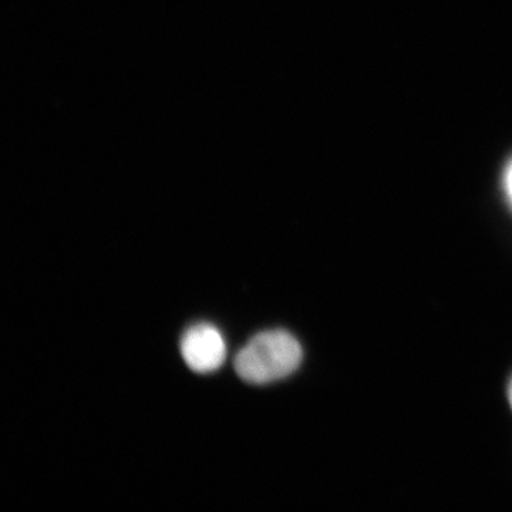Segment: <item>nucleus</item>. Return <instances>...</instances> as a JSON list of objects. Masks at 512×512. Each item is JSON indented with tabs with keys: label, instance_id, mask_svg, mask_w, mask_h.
<instances>
[{
	"label": "nucleus",
	"instance_id": "obj_1",
	"mask_svg": "<svg viewBox=\"0 0 512 512\" xmlns=\"http://www.w3.org/2000/svg\"><path fill=\"white\" fill-rule=\"evenodd\" d=\"M298 340L285 330L258 333L235 357V370L245 382L266 384L288 377L302 362Z\"/></svg>",
	"mask_w": 512,
	"mask_h": 512
},
{
	"label": "nucleus",
	"instance_id": "obj_2",
	"mask_svg": "<svg viewBox=\"0 0 512 512\" xmlns=\"http://www.w3.org/2000/svg\"><path fill=\"white\" fill-rule=\"evenodd\" d=\"M185 363L194 372L211 373L224 365L227 346L220 330L208 323L192 326L181 340Z\"/></svg>",
	"mask_w": 512,
	"mask_h": 512
},
{
	"label": "nucleus",
	"instance_id": "obj_4",
	"mask_svg": "<svg viewBox=\"0 0 512 512\" xmlns=\"http://www.w3.org/2000/svg\"><path fill=\"white\" fill-rule=\"evenodd\" d=\"M508 399H510V404L512 407V382L510 384V389H508Z\"/></svg>",
	"mask_w": 512,
	"mask_h": 512
},
{
	"label": "nucleus",
	"instance_id": "obj_3",
	"mask_svg": "<svg viewBox=\"0 0 512 512\" xmlns=\"http://www.w3.org/2000/svg\"><path fill=\"white\" fill-rule=\"evenodd\" d=\"M507 188H508V194H510V197L512 200V165H511L510 171H508V175H507Z\"/></svg>",
	"mask_w": 512,
	"mask_h": 512
}]
</instances>
